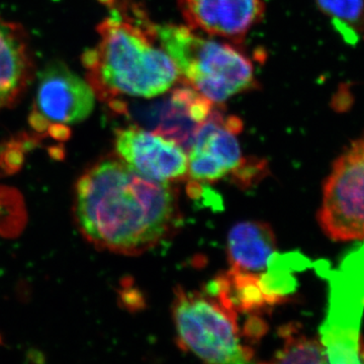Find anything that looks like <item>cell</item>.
<instances>
[{
	"label": "cell",
	"instance_id": "30bf717a",
	"mask_svg": "<svg viewBox=\"0 0 364 364\" xmlns=\"http://www.w3.org/2000/svg\"><path fill=\"white\" fill-rule=\"evenodd\" d=\"M168 97L155 105L153 114L144 117L153 132L176 141L188 152L196 132L214 109L208 98L188 85L171 88Z\"/></svg>",
	"mask_w": 364,
	"mask_h": 364
},
{
	"label": "cell",
	"instance_id": "9c48e42d",
	"mask_svg": "<svg viewBox=\"0 0 364 364\" xmlns=\"http://www.w3.org/2000/svg\"><path fill=\"white\" fill-rule=\"evenodd\" d=\"M186 26L196 32L240 43L264 16L263 0H178Z\"/></svg>",
	"mask_w": 364,
	"mask_h": 364
},
{
	"label": "cell",
	"instance_id": "4fadbf2b",
	"mask_svg": "<svg viewBox=\"0 0 364 364\" xmlns=\"http://www.w3.org/2000/svg\"><path fill=\"white\" fill-rule=\"evenodd\" d=\"M282 340L280 349L270 363H329L327 350L321 340L306 336L299 324H287L279 329Z\"/></svg>",
	"mask_w": 364,
	"mask_h": 364
},
{
	"label": "cell",
	"instance_id": "6da1fadb",
	"mask_svg": "<svg viewBox=\"0 0 364 364\" xmlns=\"http://www.w3.org/2000/svg\"><path fill=\"white\" fill-rule=\"evenodd\" d=\"M73 212L95 248L127 256L154 248L181 221L173 184L136 173L117 155L102 158L79 177Z\"/></svg>",
	"mask_w": 364,
	"mask_h": 364
},
{
	"label": "cell",
	"instance_id": "2e32d148",
	"mask_svg": "<svg viewBox=\"0 0 364 364\" xmlns=\"http://www.w3.org/2000/svg\"><path fill=\"white\" fill-rule=\"evenodd\" d=\"M358 363H364V340L361 335L358 341Z\"/></svg>",
	"mask_w": 364,
	"mask_h": 364
},
{
	"label": "cell",
	"instance_id": "277c9868",
	"mask_svg": "<svg viewBox=\"0 0 364 364\" xmlns=\"http://www.w3.org/2000/svg\"><path fill=\"white\" fill-rule=\"evenodd\" d=\"M171 310L177 343L182 350L212 363L252 360V347L243 340L238 314L208 289L186 291L177 287Z\"/></svg>",
	"mask_w": 364,
	"mask_h": 364
},
{
	"label": "cell",
	"instance_id": "8992f818",
	"mask_svg": "<svg viewBox=\"0 0 364 364\" xmlns=\"http://www.w3.org/2000/svg\"><path fill=\"white\" fill-rule=\"evenodd\" d=\"M242 129L239 117L214 107L188 150V178L193 182H215L233 176L246 159L237 138Z\"/></svg>",
	"mask_w": 364,
	"mask_h": 364
},
{
	"label": "cell",
	"instance_id": "ba28073f",
	"mask_svg": "<svg viewBox=\"0 0 364 364\" xmlns=\"http://www.w3.org/2000/svg\"><path fill=\"white\" fill-rule=\"evenodd\" d=\"M95 93L90 83L65 64L55 62L43 69L38 80L35 114L54 124L80 123L90 117Z\"/></svg>",
	"mask_w": 364,
	"mask_h": 364
},
{
	"label": "cell",
	"instance_id": "5bb4252c",
	"mask_svg": "<svg viewBox=\"0 0 364 364\" xmlns=\"http://www.w3.org/2000/svg\"><path fill=\"white\" fill-rule=\"evenodd\" d=\"M316 4L348 44L364 39V0H316Z\"/></svg>",
	"mask_w": 364,
	"mask_h": 364
},
{
	"label": "cell",
	"instance_id": "7a4b0ae2",
	"mask_svg": "<svg viewBox=\"0 0 364 364\" xmlns=\"http://www.w3.org/2000/svg\"><path fill=\"white\" fill-rule=\"evenodd\" d=\"M97 32L100 42L82 62L87 82L102 102L111 105L124 97H157L179 82L176 64L156 45L157 26L136 4L112 9Z\"/></svg>",
	"mask_w": 364,
	"mask_h": 364
},
{
	"label": "cell",
	"instance_id": "8fae6325",
	"mask_svg": "<svg viewBox=\"0 0 364 364\" xmlns=\"http://www.w3.org/2000/svg\"><path fill=\"white\" fill-rule=\"evenodd\" d=\"M33 74L35 64L25 30L0 18V112L18 102Z\"/></svg>",
	"mask_w": 364,
	"mask_h": 364
},
{
	"label": "cell",
	"instance_id": "7c38bea8",
	"mask_svg": "<svg viewBox=\"0 0 364 364\" xmlns=\"http://www.w3.org/2000/svg\"><path fill=\"white\" fill-rule=\"evenodd\" d=\"M275 251L277 239L267 223L241 222L229 232L227 252L233 268L254 273L263 272Z\"/></svg>",
	"mask_w": 364,
	"mask_h": 364
},
{
	"label": "cell",
	"instance_id": "52a82bcc",
	"mask_svg": "<svg viewBox=\"0 0 364 364\" xmlns=\"http://www.w3.org/2000/svg\"><path fill=\"white\" fill-rule=\"evenodd\" d=\"M114 144V155L142 176L169 183L188 178V152L168 136L130 126L116 131Z\"/></svg>",
	"mask_w": 364,
	"mask_h": 364
},
{
	"label": "cell",
	"instance_id": "5b68a950",
	"mask_svg": "<svg viewBox=\"0 0 364 364\" xmlns=\"http://www.w3.org/2000/svg\"><path fill=\"white\" fill-rule=\"evenodd\" d=\"M317 220L332 241H364V134L333 163Z\"/></svg>",
	"mask_w": 364,
	"mask_h": 364
},
{
	"label": "cell",
	"instance_id": "9a60e30c",
	"mask_svg": "<svg viewBox=\"0 0 364 364\" xmlns=\"http://www.w3.org/2000/svg\"><path fill=\"white\" fill-rule=\"evenodd\" d=\"M26 223L23 196L16 188L0 186V236L14 238L23 232Z\"/></svg>",
	"mask_w": 364,
	"mask_h": 364
},
{
	"label": "cell",
	"instance_id": "3957f363",
	"mask_svg": "<svg viewBox=\"0 0 364 364\" xmlns=\"http://www.w3.org/2000/svg\"><path fill=\"white\" fill-rule=\"evenodd\" d=\"M157 40L176 64L179 82L213 104H223L258 86L252 60L233 45L173 23L157 26Z\"/></svg>",
	"mask_w": 364,
	"mask_h": 364
}]
</instances>
